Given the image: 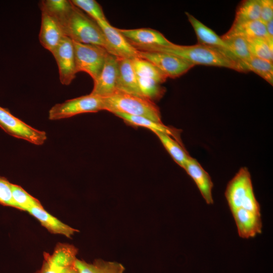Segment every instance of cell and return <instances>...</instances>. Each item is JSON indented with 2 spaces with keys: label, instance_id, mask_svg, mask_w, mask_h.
<instances>
[{
  "label": "cell",
  "instance_id": "1",
  "mask_svg": "<svg viewBox=\"0 0 273 273\" xmlns=\"http://www.w3.org/2000/svg\"><path fill=\"white\" fill-rule=\"evenodd\" d=\"M142 51H159L177 56L194 65L222 67L246 72L241 62L221 50L200 44L180 46L173 43L168 47H155Z\"/></svg>",
  "mask_w": 273,
  "mask_h": 273
},
{
  "label": "cell",
  "instance_id": "2",
  "mask_svg": "<svg viewBox=\"0 0 273 273\" xmlns=\"http://www.w3.org/2000/svg\"><path fill=\"white\" fill-rule=\"evenodd\" d=\"M60 25L64 35L72 40L99 46L107 50L104 34L97 22L73 4Z\"/></svg>",
  "mask_w": 273,
  "mask_h": 273
},
{
  "label": "cell",
  "instance_id": "3",
  "mask_svg": "<svg viewBox=\"0 0 273 273\" xmlns=\"http://www.w3.org/2000/svg\"><path fill=\"white\" fill-rule=\"evenodd\" d=\"M103 110L145 117L162 123L159 108L151 100L119 90L103 98Z\"/></svg>",
  "mask_w": 273,
  "mask_h": 273
},
{
  "label": "cell",
  "instance_id": "4",
  "mask_svg": "<svg viewBox=\"0 0 273 273\" xmlns=\"http://www.w3.org/2000/svg\"><path fill=\"white\" fill-rule=\"evenodd\" d=\"M231 211L244 209L260 213V206L256 199L250 173L241 167L228 183L224 193Z\"/></svg>",
  "mask_w": 273,
  "mask_h": 273
},
{
  "label": "cell",
  "instance_id": "5",
  "mask_svg": "<svg viewBox=\"0 0 273 273\" xmlns=\"http://www.w3.org/2000/svg\"><path fill=\"white\" fill-rule=\"evenodd\" d=\"M73 43L76 72H86L95 81L103 69L108 52L99 46L74 41Z\"/></svg>",
  "mask_w": 273,
  "mask_h": 273
},
{
  "label": "cell",
  "instance_id": "6",
  "mask_svg": "<svg viewBox=\"0 0 273 273\" xmlns=\"http://www.w3.org/2000/svg\"><path fill=\"white\" fill-rule=\"evenodd\" d=\"M103 110V98L90 94L57 104L49 112L52 120L69 118L78 114Z\"/></svg>",
  "mask_w": 273,
  "mask_h": 273
},
{
  "label": "cell",
  "instance_id": "7",
  "mask_svg": "<svg viewBox=\"0 0 273 273\" xmlns=\"http://www.w3.org/2000/svg\"><path fill=\"white\" fill-rule=\"evenodd\" d=\"M139 57L152 63L167 78L179 77L194 66L177 56L163 52L139 51Z\"/></svg>",
  "mask_w": 273,
  "mask_h": 273
},
{
  "label": "cell",
  "instance_id": "8",
  "mask_svg": "<svg viewBox=\"0 0 273 273\" xmlns=\"http://www.w3.org/2000/svg\"><path fill=\"white\" fill-rule=\"evenodd\" d=\"M0 126L11 135L34 145H41L47 139L46 132L30 126L1 106Z\"/></svg>",
  "mask_w": 273,
  "mask_h": 273
},
{
  "label": "cell",
  "instance_id": "9",
  "mask_svg": "<svg viewBox=\"0 0 273 273\" xmlns=\"http://www.w3.org/2000/svg\"><path fill=\"white\" fill-rule=\"evenodd\" d=\"M97 22L104 34L108 53L118 59H132L139 57V51L127 40L118 28L112 26L107 20Z\"/></svg>",
  "mask_w": 273,
  "mask_h": 273
},
{
  "label": "cell",
  "instance_id": "10",
  "mask_svg": "<svg viewBox=\"0 0 273 273\" xmlns=\"http://www.w3.org/2000/svg\"><path fill=\"white\" fill-rule=\"evenodd\" d=\"M52 54L58 65L61 83L66 85L70 84L77 73L73 41L64 36Z\"/></svg>",
  "mask_w": 273,
  "mask_h": 273
},
{
  "label": "cell",
  "instance_id": "11",
  "mask_svg": "<svg viewBox=\"0 0 273 273\" xmlns=\"http://www.w3.org/2000/svg\"><path fill=\"white\" fill-rule=\"evenodd\" d=\"M119 30L138 51H145L155 47H168L173 44L159 31L153 29H119Z\"/></svg>",
  "mask_w": 273,
  "mask_h": 273
},
{
  "label": "cell",
  "instance_id": "12",
  "mask_svg": "<svg viewBox=\"0 0 273 273\" xmlns=\"http://www.w3.org/2000/svg\"><path fill=\"white\" fill-rule=\"evenodd\" d=\"M77 248L72 245L59 243L53 253H44L41 268L35 273H60L65 266L75 262Z\"/></svg>",
  "mask_w": 273,
  "mask_h": 273
},
{
  "label": "cell",
  "instance_id": "13",
  "mask_svg": "<svg viewBox=\"0 0 273 273\" xmlns=\"http://www.w3.org/2000/svg\"><path fill=\"white\" fill-rule=\"evenodd\" d=\"M118 59L116 56L108 54L100 74L94 81V87L90 94L105 98L117 90Z\"/></svg>",
  "mask_w": 273,
  "mask_h": 273
},
{
  "label": "cell",
  "instance_id": "14",
  "mask_svg": "<svg viewBox=\"0 0 273 273\" xmlns=\"http://www.w3.org/2000/svg\"><path fill=\"white\" fill-rule=\"evenodd\" d=\"M231 212L240 238H253L262 233L261 213L244 209H235Z\"/></svg>",
  "mask_w": 273,
  "mask_h": 273
},
{
  "label": "cell",
  "instance_id": "15",
  "mask_svg": "<svg viewBox=\"0 0 273 273\" xmlns=\"http://www.w3.org/2000/svg\"><path fill=\"white\" fill-rule=\"evenodd\" d=\"M65 36L59 22L47 13L41 12L39 40L41 44L52 53Z\"/></svg>",
  "mask_w": 273,
  "mask_h": 273
},
{
  "label": "cell",
  "instance_id": "16",
  "mask_svg": "<svg viewBox=\"0 0 273 273\" xmlns=\"http://www.w3.org/2000/svg\"><path fill=\"white\" fill-rule=\"evenodd\" d=\"M184 169L194 180L206 203L208 205L213 204L212 190L213 184L208 172L196 159L191 156Z\"/></svg>",
  "mask_w": 273,
  "mask_h": 273
},
{
  "label": "cell",
  "instance_id": "17",
  "mask_svg": "<svg viewBox=\"0 0 273 273\" xmlns=\"http://www.w3.org/2000/svg\"><path fill=\"white\" fill-rule=\"evenodd\" d=\"M116 89L143 97L139 88L138 77L133 68L131 59H118Z\"/></svg>",
  "mask_w": 273,
  "mask_h": 273
},
{
  "label": "cell",
  "instance_id": "18",
  "mask_svg": "<svg viewBox=\"0 0 273 273\" xmlns=\"http://www.w3.org/2000/svg\"><path fill=\"white\" fill-rule=\"evenodd\" d=\"M186 14L194 30L199 44L220 49L232 54L221 37L190 13L186 12Z\"/></svg>",
  "mask_w": 273,
  "mask_h": 273
},
{
  "label": "cell",
  "instance_id": "19",
  "mask_svg": "<svg viewBox=\"0 0 273 273\" xmlns=\"http://www.w3.org/2000/svg\"><path fill=\"white\" fill-rule=\"evenodd\" d=\"M239 36L246 39L264 38L271 41L268 36L265 24L260 20L245 22H234L230 29L222 38Z\"/></svg>",
  "mask_w": 273,
  "mask_h": 273
},
{
  "label": "cell",
  "instance_id": "20",
  "mask_svg": "<svg viewBox=\"0 0 273 273\" xmlns=\"http://www.w3.org/2000/svg\"><path fill=\"white\" fill-rule=\"evenodd\" d=\"M26 211L36 218L50 232L71 238L78 231L62 222L46 211L43 208L33 207Z\"/></svg>",
  "mask_w": 273,
  "mask_h": 273
},
{
  "label": "cell",
  "instance_id": "21",
  "mask_svg": "<svg viewBox=\"0 0 273 273\" xmlns=\"http://www.w3.org/2000/svg\"><path fill=\"white\" fill-rule=\"evenodd\" d=\"M114 114L130 125L148 128L154 133L161 132L167 134L170 136H172L175 140L181 144L180 139V131L177 129L167 126L163 123H158L141 116H132L119 113Z\"/></svg>",
  "mask_w": 273,
  "mask_h": 273
},
{
  "label": "cell",
  "instance_id": "22",
  "mask_svg": "<svg viewBox=\"0 0 273 273\" xmlns=\"http://www.w3.org/2000/svg\"><path fill=\"white\" fill-rule=\"evenodd\" d=\"M75 265L79 273H124L125 270L120 263L102 259L95 260L90 263L76 259Z\"/></svg>",
  "mask_w": 273,
  "mask_h": 273
},
{
  "label": "cell",
  "instance_id": "23",
  "mask_svg": "<svg viewBox=\"0 0 273 273\" xmlns=\"http://www.w3.org/2000/svg\"><path fill=\"white\" fill-rule=\"evenodd\" d=\"M155 133L173 160L184 169L190 156L182 145L167 134L161 132Z\"/></svg>",
  "mask_w": 273,
  "mask_h": 273
},
{
  "label": "cell",
  "instance_id": "24",
  "mask_svg": "<svg viewBox=\"0 0 273 273\" xmlns=\"http://www.w3.org/2000/svg\"><path fill=\"white\" fill-rule=\"evenodd\" d=\"M131 61L138 77L152 79L160 84L166 81V75L152 63L140 57Z\"/></svg>",
  "mask_w": 273,
  "mask_h": 273
},
{
  "label": "cell",
  "instance_id": "25",
  "mask_svg": "<svg viewBox=\"0 0 273 273\" xmlns=\"http://www.w3.org/2000/svg\"><path fill=\"white\" fill-rule=\"evenodd\" d=\"M246 71H252L268 83L273 84V64L269 61L252 56L250 59L241 61Z\"/></svg>",
  "mask_w": 273,
  "mask_h": 273
},
{
  "label": "cell",
  "instance_id": "26",
  "mask_svg": "<svg viewBox=\"0 0 273 273\" xmlns=\"http://www.w3.org/2000/svg\"><path fill=\"white\" fill-rule=\"evenodd\" d=\"M73 6L71 1L44 0L39 3L41 12L55 18L60 24L70 12Z\"/></svg>",
  "mask_w": 273,
  "mask_h": 273
},
{
  "label": "cell",
  "instance_id": "27",
  "mask_svg": "<svg viewBox=\"0 0 273 273\" xmlns=\"http://www.w3.org/2000/svg\"><path fill=\"white\" fill-rule=\"evenodd\" d=\"M261 0H246L238 7L234 22H240L259 20Z\"/></svg>",
  "mask_w": 273,
  "mask_h": 273
},
{
  "label": "cell",
  "instance_id": "28",
  "mask_svg": "<svg viewBox=\"0 0 273 273\" xmlns=\"http://www.w3.org/2000/svg\"><path fill=\"white\" fill-rule=\"evenodd\" d=\"M13 200L16 208L27 211L33 207L43 208L38 200L32 196L20 186L11 183Z\"/></svg>",
  "mask_w": 273,
  "mask_h": 273
},
{
  "label": "cell",
  "instance_id": "29",
  "mask_svg": "<svg viewBox=\"0 0 273 273\" xmlns=\"http://www.w3.org/2000/svg\"><path fill=\"white\" fill-rule=\"evenodd\" d=\"M222 38L226 43L230 52L238 61H245L252 56L247 40L244 37L234 36Z\"/></svg>",
  "mask_w": 273,
  "mask_h": 273
},
{
  "label": "cell",
  "instance_id": "30",
  "mask_svg": "<svg viewBox=\"0 0 273 273\" xmlns=\"http://www.w3.org/2000/svg\"><path fill=\"white\" fill-rule=\"evenodd\" d=\"M138 82L142 97L153 102L160 100L165 93V88L154 79L138 77Z\"/></svg>",
  "mask_w": 273,
  "mask_h": 273
},
{
  "label": "cell",
  "instance_id": "31",
  "mask_svg": "<svg viewBox=\"0 0 273 273\" xmlns=\"http://www.w3.org/2000/svg\"><path fill=\"white\" fill-rule=\"evenodd\" d=\"M246 39L252 56L272 62L273 42L264 38Z\"/></svg>",
  "mask_w": 273,
  "mask_h": 273
},
{
  "label": "cell",
  "instance_id": "32",
  "mask_svg": "<svg viewBox=\"0 0 273 273\" xmlns=\"http://www.w3.org/2000/svg\"><path fill=\"white\" fill-rule=\"evenodd\" d=\"M71 3L95 21L106 20L102 7L95 0H72Z\"/></svg>",
  "mask_w": 273,
  "mask_h": 273
},
{
  "label": "cell",
  "instance_id": "33",
  "mask_svg": "<svg viewBox=\"0 0 273 273\" xmlns=\"http://www.w3.org/2000/svg\"><path fill=\"white\" fill-rule=\"evenodd\" d=\"M0 204L16 208L12 198L11 183L2 176H0Z\"/></svg>",
  "mask_w": 273,
  "mask_h": 273
},
{
  "label": "cell",
  "instance_id": "34",
  "mask_svg": "<svg viewBox=\"0 0 273 273\" xmlns=\"http://www.w3.org/2000/svg\"><path fill=\"white\" fill-rule=\"evenodd\" d=\"M273 1L272 0H261V9L259 20L266 24L272 19Z\"/></svg>",
  "mask_w": 273,
  "mask_h": 273
},
{
  "label": "cell",
  "instance_id": "35",
  "mask_svg": "<svg viewBox=\"0 0 273 273\" xmlns=\"http://www.w3.org/2000/svg\"><path fill=\"white\" fill-rule=\"evenodd\" d=\"M60 273H79L75 262L64 267Z\"/></svg>",
  "mask_w": 273,
  "mask_h": 273
},
{
  "label": "cell",
  "instance_id": "36",
  "mask_svg": "<svg viewBox=\"0 0 273 273\" xmlns=\"http://www.w3.org/2000/svg\"><path fill=\"white\" fill-rule=\"evenodd\" d=\"M266 31L269 39L273 41V21L272 19L265 24Z\"/></svg>",
  "mask_w": 273,
  "mask_h": 273
}]
</instances>
